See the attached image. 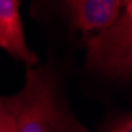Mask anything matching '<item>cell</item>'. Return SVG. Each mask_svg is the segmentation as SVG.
I'll list each match as a JSON object with an SVG mask.
<instances>
[{"label": "cell", "mask_w": 132, "mask_h": 132, "mask_svg": "<svg viewBox=\"0 0 132 132\" xmlns=\"http://www.w3.org/2000/svg\"><path fill=\"white\" fill-rule=\"evenodd\" d=\"M74 22L84 31H101L123 11L121 0H68Z\"/></svg>", "instance_id": "277c9868"}, {"label": "cell", "mask_w": 132, "mask_h": 132, "mask_svg": "<svg viewBox=\"0 0 132 132\" xmlns=\"http://www.w3.org/2000/svg\"><path fill=\"white\" fill-rule=\"evenodd\" d=\"M110 132H132V120H130V117H127L124 123L118 124L117 127H115L113 130H110Z\"/></svg>", "instance_id": "8992f818"}, {"label": "cell", "mask_w": 132, "mask_h": 132, "mask_svg": "<svg viewBox=\"0 0 132 132\" xmlns=\"http://www.w3.org/2000/svg\"><path fill=\"white\" fill-rule=\"evenodd\" d=\"M0 132H16L14 120L5 104V97L0 96Z\"/></svg>", "instance_id": "5b68a950"}, {"label": "cell", "mask_w": 132, "mask_h": 132, "mask_svg": "<svg viewBox=\"0 0 132 132\" xmlns=\"http://www.w3.org/2000/svg\"><path fill=\"white\" fill-rule=\"evenodd\" d=\"M87 66L109 77H130L132 8H123L109 27L87 41Z\"/></svg>", "instance_id": "7a4b0ae2"}, {"label": "cell", "mask_w": 132, "mask_h": 132, "mask_svg": "<svg viewBox=\"0 0 132 132\" xmlns=\"http://www.w3.org/2000/svg\"><path fill=\"white\" fill-rule=\"evenodd\" d=\"M5 104L16 132H87L60 104L55 79L47 68L28 66L22 90Z\"/></svg>", "instance_id": "6da1fadb"}, {"label": "cell", "mask_w": 132, "mask_h": 132, "mask_svg": "<svg viewBox=\"0 0 132 132\" xmlns=\"http://www.w3.org/2000/svg\"><path fill=\"white\" fill-rule=\"evenodd\" d=\"M19 5V0H0V46L16 60L35 66L38 57L27 46Z\"/></svg>", "instance_id": "3957f363"}, {"label": "cell", "mask_w": 132, "mask_h": 132, "mask_svg": "<svg viewBox=\"0 0 132 132\" xmlns=\"http://www.w3.org/2000/svg\"><path fill=\"white\" fill-rule=\"evenodd\" d=\"M123 8H132V0H121Z\"/></svg>", "instance_id": "52a82bcc"}]
</instances>
